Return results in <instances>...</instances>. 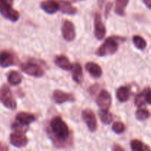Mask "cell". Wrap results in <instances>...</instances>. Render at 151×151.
I'll use <instances>...</instances> for the list:
<instances>
[{
    "mask_svg": "<svg viewBox=\"0 0 151 151\" xmlns=\"http://www.w3.org/2000/svg\"><path fill=\"white\" fill-rule=\"evenodd\" d=\"M52 139L57 147H65L70 139L69 127L61 117L56 116L50 121Z\"/></svg>",
    "mask_w": 151,
    "mask_h": 151,
    "instance_id": "cell-1",
    "label": "cell"
},
{
    "mask_svg": "<svg viewBox=\"0 0 151 151\" xmlns=\"http://www.w3.org/2000/svg\"><path fill=\"white\" fill-rule=\"evenodd\" d=\"M14 0H0V14L10 21L15 22L19 19V13L12 8Z\"/></svg>",
    "mask_w": 151,
    "mask_h": 151,
    "instance_id": "cell-2",
    "label": "cell"
},
{
    "mask_svg": "<svg viewBox=\"0 0 151 151\" xmlns=\"http://www.w3.org/2000/svg\"><path fill=\"white\" fill-rule=\"evenodd\" d=\"M119 45L117 42V38L109 37L104 42L101 47L96 50V54L98 56H107L114 54L118 50Z\"/></svg>",
    "mask_w": 151,
    "mask_h": 151,
    "instance_id": "cell-3",
    "label": "cell"
},
{
    "mask_svg": "<svg viewBox=\"0 0 151 151\" xmlns=\"http://www.w3.org/2000/svg\"><path fill=\"white\" fill-rule=\"evenodd\" d=\"M0 101L7 108L11 110H15L17 108V102L8 85H4L0 88Z\"/></svg>",
    "mask_w": 151,
    "mask_h": 151,
    "instance_id": "cell-4",
    "label": "cell"
},
{
    "mask_svg": "<svg viewBox=\"0 0 151 151\" xmlns=\"http://www.w3.org/2000/svg\"><path fill=\"white\" fill-rule=\"evenodd\" d=\"M21 69L26 74L34 77H42L45 73L43 69L40 65L33 62L22 63L21 65Z\"/></svg>",
    "mask_w": 151,
    "mask_h": 151,
    "instance_id": "cell-5",
    "label": "cell"
},
{
    "mask_svg": "<svg viewBox=\"0 0 151 151\" xmlns=\"http://www.w3.org/2000/svg\"><path fill=\"white\" fill-rule=\"evenodd\" d=\"M105 34V26L103 24L100 14L96 13L94 16V35L97 40H101L104 39Z\"/></svg>",
    "mask_w": 151,
    "mask_h": 151,
    "instance_id": "cell-6",
    "label": "cell"
},
{
    "mask_svg": "<svg viewBox=\"0 0 151 151\" xmlns=\"http://www.w3.org/2000/svg\"><path fill=\"white\" fill-rule=\"evenodd\" d=\"M62 33L63 38L67 42L73 41L76 38V31L74 24L69 20H65L62 27Z\"/></svg>",
    "mask_w": 151,
    "mask_h": 151,
    "instance_id": "cell-7",
    "label": "cell"
},
{
    "mask_svg": "<svg viewBox=\"0 0 151 151\" xmlns=\"http://www.w3.org/2000/svg\"><path fill=\"white\" fill-rule=\"evenodd\" d=\"M82 119L91 131L94 132L97 129V120L93 112L90 109H86L82 112Z\"/></svg>",
    "mask_w": 151,
    "mask_h": 151,
    "instance_id": "cell-8",
    "label": "cell"
},
{
    "mask_svg": "<svg viewBox=\"0 0 151 151\" xmlns=\"http://www.w3.org/2000/svg\"><path fill=\"white\" fill-rule=\"evenodd\" d=\"M10 142L17 147H22L27 145L28 140L24 135V133L15 131L10 135Z\"/></svg>",
    "mask_w": 151,
    "mask_h": 151,
    "instance_id": "cell-9",
    "label": "cell"
},
{
    "mask_svg": "<svg viewBox=\"0 0 151 151\" xmlns=\"http://www.w3.org/2000/svg\"><path fill=\"white\" fill-rule=\"evenodd\" d=\"M111 96L105 90H102L99 93L96 99V104L101 110H108L111 104Z\"/></svg>",
    "mask_w": 151,
    "mask_h": 151,
    "instance_id": "cell-10",
    "label": "cell"
},
{
    "mask_svg": "<svg viewBox=\"0 0 151 151\" xmlns=\"http://www.w3.org/2000/svg\"><path fill=\"white\" fill-rule=\"evenodd\" d=\"M53 100L57 104H62L67 101H74L76 100L75 96L72 93L64 92L60 90H56L53 94Z\"/></svg>",
    "mask_w": 151,
    "mask_h": 151,
    "instance_id": "cell-11",
    "label": "cell"
},
{
    "mask_svg": "<svg viewBox=\"0 0 151 151\" xmlns=\"http://www.w3.org/2000/svg\"><path fill=\"white\" fill-rule=\"evenodd\" d=\"M41 8L43 11L49 14H53L59 10V4L54 0H46L41 3Z\"/></svg>",
    "mask_w": 151,
    "mask_h": 151,
    "instance_id": "cell-12",
    "label": "cell"
},
{
    "mask_svg": "<svg viewBox=\"0 0 151 151\" xmlns=\"http://www.w3.org/2000/svg\"><path fill=\"white\" fill-rule=\"evenodd\" d=\"M59 4V10L63 14H68V15H74L76 13V8H74L70 2L66 0H56Z\"/></svg>",
    "mask_w": 151,
    "mask_h": 151,
    "instance_id": "cell-13",
    "label": "cell"
},
{
    "mask_svg": "<svg viewBox=\"0 0 151 151\" xmlns=\"http://www.w3.org/2000/svg\"><path fill=\"white\" fill-rule=\"evenodd\" d=\"M16 119H17V122H19V124L27 126L28 124L33 122L36 120V118L31 113L21 112V113H19L17 114V116H16Z\"/></svg>",
    "mask_w": 151,
    "mask_h": 151,
    "instance_id": "cell-14",
    "label": "cell"
},
{
    "mask_svg": "<svg viewBox=\"0 0 151 151\" xmlns=\"http://www.w3.org/2000/svg\"><path fill=\"white\" fill-rule=\"evenodd\" d=\"M87 71L94 78H99L102 75V70L101 67L94 62H88L85 65Z\"/></svg>",
    "mask_w": 151,
    "mask_h": 151,
    "instance_id": "cell-15",
    "label": "cell"
},
{
    "mask_svg": "<svg viewBox=\"0 0 151 151\" xmlns=\"http://www.w3.org/2000/svg\"><path fill=\"white\" fill-rule=\"evenodd\" d=\"M71 70H72V76L74 82L77 84L82 83L83 79V71H82V66L79 63L73 64L71 68Z\"/></svg>",
    "mask_w": 151,
    "mask_h": 151,
    "instance_id": "cell-16",
    "label": "cell"
},
{
    "mask_svg": "<svg viewBox=\"0 0 151 151\" xmlns=\"http://www.w3.org/2000/svg\"><path fill=\"white\" fill-rule=\"evenodd\" d=\"M14 59L11 53L3 51L0 53V66L2 68H8L14 65Z\"/></svg>",
    "mask_w": 151,
    "mask_h": 151,
    "instance_id": "cell-17",
    "label": "cell"
},
{
    "mask_svg": "<svg viewBox=\"0 0 151 151\" xmlns=\"http://www.w3.org/2000/svg\"><path fill=\"white\" fill-rule=\"evenodd\" d=\"M55 64L61 69L65 70H70L72 68V65H71L69 59H68L67 56H64V55L56 56V59H55Z\"/></svg>",
    "mask_w": 151,
    "mask_h": 151,
    "instance_id": "cell-18",
    "label": "cell"
},
{
    "mask_svg": "<svg viewBox=\"0 0 151 151\" xmlns=\"http://www.w3.org/2000/svg\"><path fill=\"white\" fill-rule=\"evenodd\" d=\"M130 96V90L126 86H122L117 90L116 97L121 102H125L129 99Z\"/></svg>",
    "mask_w": 151,
    "mask_h": 151,
    "instance_id": "cell-19",
    "label": "cell"
},
{
    "mask_svg": "<svg viewBox=\"0 0 151 151\" xmlns=\"http://www.w3.org/2000/svg\"><path fill=\"white\" fill-rule=\"evenodd\" d=\"M130 146L132 151H151L150 147L148 145L138 139H133L130 143Z\"/></svg>",
    "mask_w": 151,
    "mask_h": 151,
    "instance_id": "cell-20",
    "label": "cell"
},
{
    "mask_svg": "<svg viewBox=\"0 0 151 151\" xmlns=\"http://www.w3.org/2000/svg\"><path fill=\"white\" fill-rule=\"evenodd\" d=\"M22 76L17 71H11L8 76V82L11 85H18L22 82Z\"/></svg>",
    "mask_w": 151,
    "mask_h": 151,
    "instance_id": "cell-21",
    "label": "cell"
},
{
    "mask_svg": "<svg viewBox=\"0 0 151 151\" xmlns=\"http://www.w3.org/2000/svg\"><path fill=\"white\" fill-rule=\"evenodd\" d=\"M129 0H116L115 12L119 16H124Z\"/></svg>",
    "mask_w": 151,
    "mask_h": 151,
    "instance_id": "cell-22",
    "label": "cell"
},
{
    "mask_svg": "<svg viewBox=\"0 0 151 151\" xmlns=\"http://www.w3.org/2000/svg\"><path fill=\"white\" fill-rule=\"evenodd\" d=\"M99 116L104 124H109L113 121V115L108 111V110H101L99 112Z\"/></svg>",
    "mask_w": 151,
    "mask_h": 151,
    "instance_id": "cell-23",
    "label": "cell"
},
{
    "mask_svg": "<svg viewBox=\"0 0 151 151\" xmlns=\"http://www.w3.org/2000/svg\"><path fill=\"white\" fill-rule=\"evenodd\" d=\"M149 88H145L142 92H141L140 93L138 94L136 96L135 99V104L138 107H141V106L144 105L146 101V96L147 92L149 91Z\"/></svg>",
    "mask_w": 151,
    "mask_h": 151,
    "instance_id": "cell-24",
    "label": "cell"
},
{
    "mask_svg": "<svg viewBox=\"0 0 151 151\" xmlns=\"http://www.w3.org/2000/svg\"><path fill=\"white\" fill-rule=\"evenodd\" d=\"M133 42L135 46L140 50H144L147 46V42L145 39L140 36H137V35L133 36Z\"/></svg>",
    "mask_w": 151,
    "mask_h": 151,
    "instance_id": "cell-25",
    "label": "cell"
},
{
    "mask_svg": "<svg viewBox=\"0 0 151 151\" xmlns=\"http://www.w3.org/2000/svg\"><path fill=\"white\" fill-rule=\"evenodd\" d=\"M150 116V113L147 109L139 108L136 112V117L139 121H144Z\"/></svg>",
    "mask_w": 151,
    "mask_h": 151,
    "instance_id": "cell-26",
    "label": "cell"
},
{
    "mask_svg": "<svg viewBox=\"0 0 151 151\" xmlns=\"http://www.w3.org/2000/svg\"><path fill=\"white\" fill-rule=\"evenodd\" d=\"M112 129L117 134H121L125 130V125L122 122H116L113 124Z\"/></svg>",
    "mask_w": 151,
    "mask_h": 151,
    "instance_id": "cell-27",
    "label": "cell"
},
{
    "mask_svg": "<svg viewBox=\"0 0 151 151\" xmlns=\"http://www.w3.org/2000/svg\"><path fill=\"white\" fill-rule=\"evenodd\" d=\"M113 151H124V148L119 145H117V144H115V145H113Z\"/></svg>",
    "mask_w": 151,
    "mask_h": 151,
    "instance_id": "cell-28",
    "label": "cell"
},
{
    "mask_svg": "<svg viewBox=\"0 0 151 151\" xmlns=\"http://www.w3.org/2000/svg\"><path fill=\"white\" fill-rule=\"evenodd\" d=\"M0 151H8V147L5 144L0 142Z\"/></svg>",
    "mask_w": 151,
    "mask_h": 151,
    "instance_id": "cell-29",
    "label": "cell"
},
{
    "mask_svg": "<svg viewBox=\"0 0 151 151\" xmlns=\"http://www.w3.org/2000/svg\"><path fill=\"white\" fill-rule=\"evenodd\" d=\"M146 101L149 104H151V91L149 90V91L147 92L146 96Z\"/></svg>",
    "mask_w": 151,
    "mask_h": 151,
    "instance_id": "cell-30",
    "label": "cell"
},
{
    "mask_svg": "<svg viewBox=\"0 0 151 151\" xmlns=\"http://www.w3.org/2000/svg\"><path fill=\"white\" fill-rule=\"evenodd\" d=\"M144 3L150 9H151V0H143Z\"/></svg>",
    "mask_w": 151,
    "mask_h": 151,
    "instance_id": "cell-31",
    "label": "cell"
}]
</instances>
